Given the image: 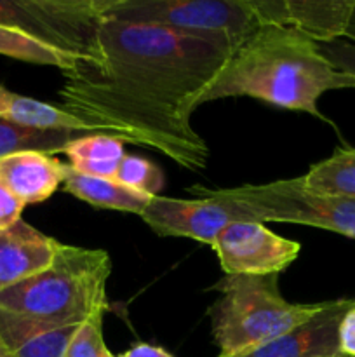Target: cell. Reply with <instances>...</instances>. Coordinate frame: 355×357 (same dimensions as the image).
Masks as SVG:
<instances>
[{
    "label": "cell",
    "instance_id": "obj_21",
    "mask_svg": "<svg viewBox=\"0 0 355 357\" xmlns=\"http://www.w3.org/2000/svg\"><path fill=\"white\" fill-rule=\"evenodd\" d=\"M104 312L94 314L93 317L80 324L70 344L66 357H117L108 351L103 338Z\"/></svg>",
    "mask_w": 355,
    "mask_h": 357
},
{
    "label": "cell",
    "instance_id": "obj_4",
    "mask_svg": "<svg viewBox=\"0 0 355 357\" xmlns=\"http://www.w3.org/2000/svg\"><path fill=\"white\" fill-rule=\"evenodd\" d=\"M212 289L221 293L207 310L218 357L249 352L312 319L322 303H289L278 274L225 275Z\"/></svg>",
    "mask_w": 355,
    "mask_h": 357
},
{
    "label": "cell",
    "instance_id": "obj_19",
    "mask_svg": "<svg viewBox=\"0 0 355 357\" xmlns=\"http://www.w3.org/2000/svg\"><path fill=\"white\" fill-rule=\"evenodd\" d=\"M0 54L19 61L35 63V65L56 66L63 73L72 72L77 66L79 56L58 51L54 47L42 44L21 31L0 24Z\"/></svg>",
    "mask_w": 355,
    "mask_h": 357
},
{
    "label": "cell",
    "instance_id": "obj_3",
    "mask_svg": "<svg viewBox=\"0 0 355 357\" xmlns=\"http://www.w3.org/2000/svg\"><path fill=\"white\" fill-rule=\"evenodd\" d=\"M110 274L104 250L61 244L47 268L0 293V309L59 326L82 324L106 312Z\"/></svg>",
    "mask_w": 355,
    "mask_h": 357
},
{
    "label": "cell",
    "instance_id": "obj_16",
    "mask_svg": "<svg viewBox=\"0 0 355 357\" xmlns=\"http://www.w3.org/2000/svg\"><path fill=\"white\" fill-rule=\"evenodd\" d=\"M125 139L115 135L93 132L75 139L65 149L70 166L87 176L115 180L118 162L125 155Z\"/></svg>",
    "mask_w": 355,
    "mask_h": 357
},
{
    "label": "cell",
    "instance_id": "obj_22",
    "mask_svg": "<svg viewBox=\"0 0 355 357\" xmlns=\"http://www.w3.org/2000/svg\"><path fill=\"white\" fill-rule=\"evenodd\" d=\"M347 38L352 42H331V44H319L322 54L347 75L355 79V24H352Z\"/></svg>",
    "mask_w": 355,
    "mask_h": 357
},
{
    "label": "cell",
    "instance_id": "obj_1",
    "mask_svg": "<svg viewBox=\"0 0 355 357\" xmlns=\"http://www.w3.org/2000/svg\"><path fill=\"white\" fill-rule=\"evenodd\" d=\"M230 52L159 24L104 17L86 58L63 73L59 108L104 135L202 171L209 146L191 126V115Z\"/></svg>",
    "mask_w": 355,
    "mask_h": 357
},
{
    "label": "cell",
    "instance_id": "obj_24",
    "mask_svg": "<svg viewBox=\"0 0 355 357\" xmlns=\"http://www.w3.org/2000/svg\"><path fill=\"white\" fill-rule=\"evenodd\" d=\"M340 351L345 357H355V303L341 319Z\"/></svg>",
    "mask_w": 355,
    "mask_h": 357
},
{
    "label": "cell",
    "instance_id": "obj_5",
    "mask_svg": "<svg viewBox=\"0 0 355 357\" xmlns=\"http://www.w3.org/2000/svg\"><path fill=\"white\" fill-rule=\"evenodd\" d=\"M104 17L159 24L232 51L261 28L251 0H110Z\"/></svg>",
    "mask_w": 355,
    "mask_h": 357
},
{
    "label": "cell",
    "instance_id": "obj_11",
    "mask_svg": "<svg viewBox=\"0 0 355 357\" xmlns=\"http://www.w3.org/2000/svg\"><path fill=\"white\" fill-rule=\"evenodd\" d=\"M59 246L23 220L0 230V293L47 268Z\"/></svg>",
    "mask_w": 355,
    "mask_h": 357
},
{
    "label": "cell",
    "instance_id": "obj_2",
    "mask_svg": "<svg viewBox=\"0 0 355 357\" xmlns=\"http://www.w3.org/2000/svg\"><path fill=\"white\" fill-rule=\"evenodd\" d=\"M333 89H355V79L338 70L317 42L287 28L261 26L230 52L200 105L247 96L324 119L319 98Z\"/></svg>",
    "mask_w": 355,
    "mask_h": 357
},
{
    "label": "cell",
    "instance_id": "obj_13",
    "mask_svg": "<svg viewBox=\"0 0 355 357\" xmlns=\"http://www.w3.org/2000/svg\"><path fill=\"white\" fill-rule=\"evenodd\" d=\"M80 324L59 326L0 309V344L13 357H66Z\"/></svg>",
    "mask_w": 355,
    "mask_h": 357
},
{
    "label": "cell",
    "instance_id": "obj_12",
    "mask_svg": "<svg viewBox=\"0 0 355 357\" xmlns=\"http://www.w3.org/2000/svg\"><path fill=\"white\" fill-rule=\"evenodd\" d=\"M0 180L26 204L51 197L65 180V164L37 150L10 153L0 159Z\"/></svg>",
    "mask_w": 355,
    "mask_h": 357
},
{
    "label": "cell",
    "instance_id": "obj_7",
    "mask_svg": "<svg viewBox=\"0 0 355 357\" xmlns=\"http://www.w3.org/2000/svg\"><path fill=\"white\" fill-rule=\"evenodd\" d=\"M191 192H198L202 197L173 199L155 195L139 216L157 236L187 237L211 248L218 234L230 223L256 222L249 213L221 197L218 190L194 187Z\"/></svg>",
    "mask_w": 355,
    "mask_h": 357
},
{
    "label": "cell",
    "instance_id": "obj_14",
    "mask_svg": "<svg viewBox=\"0 0 355 357\" xmlns=\"http://www.w3.org/2000/svg\"><path fill=\"white\" fill-rule=\"evenodd\" d=\"M0 121L42 131L101 132L97 128L68 114L63 108L13 93L3 86H0Z\"/></svg>",
    "mask_w": 355,
    "mask_h": 357
},
{
    "label": "cell",
    "instance_id": "obj_26",
    "mask_svg": "<svg viewBox=\"0 0 355 357\" xmlns=\"http://www.w3.org/2000/svg\"><path fill=\"white\" fill-rule=\"evenodd\" d=\"M0 357H13V356L9 354V352H7V349L3 347L2 344H0Z\"/></svg>",
    "mask_w": 355,
    "mask_h": 357
},
{
    "label": "cell",
    "instance_id": "obj_17",
    "mask_svg": "<svg viewBox=\"0 0 355 357\" xmlns=\"http://www.w3.org/2000/svg\"><path fill=\"white\" fill-rule=\"evenodd\" d=\"M303 188L315 194L355 201V149L338 150L298 178Z\"/></svg>",
    "mask_w": 355,
    "mask_h": 357
},
{
    "label": "cell",
    "instance_id": "obj_25",
    "mask_svg": "<svg viewBox=\"0 0 355 357\" xmlns=\"http://www.w3.org/2000/svg\"><path fill=\"white\" fill-rule=\"evenodd\" d=\"M117 357H173L167 351L164 349L155 347V345L150 344H138L134 347H131L129 351H125L124 354Z\"/></svg>",
    "mask_w": 355,
    "mask_h": 357
},
{
    "label": "cell",
    "instance_id": "obj_10",
    "mask_svg": "<svg viewBox=\"0 0 355 357\" xmlns=\"http://www.w3.org/2000/svg\"><path fill=\"white\" fill-rule=\"evenodd\" d=\"M355 300H333L306 323L260 345L232 357H345L340 351V324Z\"/></svg>",
    "mask_w": 355,
    "mask_h": 357
},
{
    "label": "cell",
    "instance_id": "obj_18",
    "mask_svg": "<svg viewBox=\"0 0 355 357\" xmlns=\"http://www.w3.org/2000/svg\"><path fill=\"white\" fill-rule=\"evenodd\" d=\"M87 135H93V132L42 131V129L21 128V126L0 121V159L10 153L24 152V150H37L49 155L65 152L70 143Z\"/></svg>",
    "mask_w": 355,
    "mask_h": 357
},
{
    "label": "cell",
    "instance_id": "obj_8",
    "mask_svg": "<svg viewBox=\"0 0 355 357\" xmlns=\"http://www.w3.org/2000/svg\"><path fill=\"white\" fill-rule=\"evenodd\" d=\"M212 250L226 275H270L285 271L301 246L258 222H233L218 234Z\"/></svg>",
    "mask_w": 355,
    "mask_h": 357
},
{
    "label": "cell",
    "instance_id": "obj_20",
    "mask_svg": "<svg viewBox=\"0 0 355 357\" xmlns=\"http://www.w3.org/2000/svg\"><path fill=\"white\" fill-rule=\"evenodd\" d=\"M115 181L131 188V190L155 197L164 188V173L157 164L150 162L143 157L125 153L118 162Z\"/></svg>",
    "mask_w": 355,
    "mask_h": 357
},
{
    "label": "cell",
    "instance_id": "obj_6",
    "mask_svg": "<svg viewBox=\"0 0 355 357\" xmlns=\"http://www.w3.org/2000/svg\"><path fill=\"white\" fill-rule=\"evenodd\" d=\"M216 190L260 223L317 227L355 239V201L306 190L298 178Z\"/></svg>",
    "mask_w": 355,
    "mask_h": 357
},
{
    "label": "cell",
    "instance_id": "obj_15",
    "mask_svg": "<svg viewBox=\"0 0 355 357\" xmlns=\"http://www.w3.org/2000/svg\"><path fill=\"white\" fill-rule=\"evenodd\" d=\"M63 185H65V190L73 197L96 208L113 209V211L141 215L148 202L152 201V195L131 190L118 181L108 180V178L87 176L73 169L70 164H65Z\"/></svg>",
    "mask_w": 355,
    "mask_h": 357
},
{
    "label": "cell",
    "instance_id": "obj_9",
    "mask_svg": "<svg viewBox=\"0 0 355 357\" xmlns=\"http://www.w3.org/2000/svg\"><path fill=\"white\" fill-rule=\"evenodd\" d=\"M261 26L294 30L317 44L347 38L355 0H251Z\"/></svg>",
    "mask_w": 355,
    "mask_h": 357
},
{
    "label": "cell",
    "instance_id": "obj_23",
    "mask_svg": "<svg viewBox=\"0 0 355 357\" xmlns=\"http://www.w3.org/2000/svg\"><path fill=\"white\" fill-rule=\"evenodd\" d=\"M24 204L0 180V230L9 229L21 220Z\"/></svg>",
    "mask_w": 355,
    "mask_h": 357
}]
</instances>
